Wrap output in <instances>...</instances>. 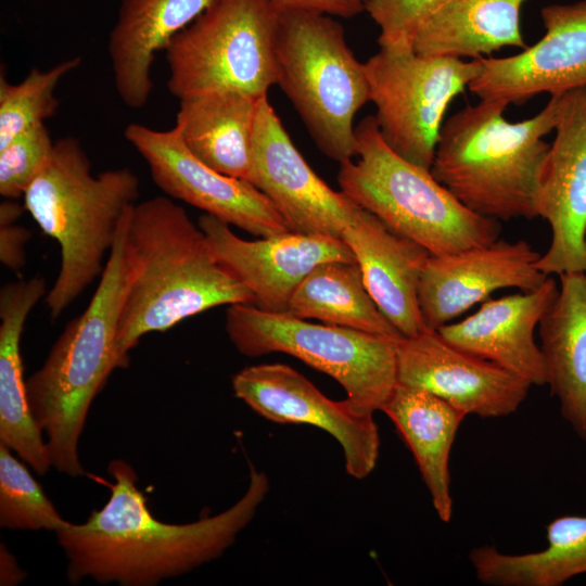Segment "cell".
<instances>
[{
    "label": "cell",
    "mask_w": 586,
    "mask_h": 586,
    "mask_svg": "<svg viewBox=\"0 0 586 586\" xmlns=\"http://www.w3.org/2000/svg\"><path fill=\"white\" fill-rule=\"evenodd\" d=\"M111 495L86 522L68 523L56 539L67 561L68 581L154 586L208 563L230 548L251 523L269 492L267 475L255 468L244 495L227 510L187 524L153 517L132 467L122 459L107 467Z\"/></svg>",
    "instance_id": "6da1fadb"
},
{
    "label": "cell",
    "mask_w": 586,
    "mask_h": 586,
    "mask_svg": "<svg viewBox=\"0 0 586 586\" xmlns=\"http://www.w3.org/2000/svg\"><path fill=\"white\" fill-rule=\"evenodd\" d=\"M133 264L122 305L115 347L116 369L151 332L220 305L254 304V296L216 258L199 225L168 196L136 203L126 220Z\"/></svg>",
    "instance_id": "7a4b0ae2"
},
{
    "label": "cell",
    "mask_w": 586,
    "mask_h": 586,
    "mask_svg": "<svg viewBox=\"0 0 586 586\" xmlns=\"http://www.w3.org/2000/svg\"><path fill=\"white\" fill-rule=\"evenodd\" d=\"M562 93L531 118L510 123L501 100L468 104L442 126L431 173L464 206L488 218L533 219L540 171Z\"/></svg>",
    "instance_id": "3957f363"
},
{
    "label": "cell",
    "mask_w": 586,
    "mask_h": 586,
    "mask_svg": "<svg viewBox=\"0 0 586 586\" xmlns=\"http://www.w3.org/2000/svg\"><path fill=\"white\" fill-rule=\"evenodd\" d=\"M127 214L87 308L66 324L42 366L26 381L28 405L48 437L52 467L72 477L85 474L79 436L93 398L116 369L118 319L133 270Z\"/></svg>",
    "instance_id": "277c9868"
},
{
    "label": "cell",
    "mask_w": 586,
    "mask_h": 586,
    "mask_svg": "<svg viewBox=\"0 0 586 586\" xmlns=\"http://www.w3.org/2000/svg\"><path fill=\"white\" fill-rule=\"evenodd\" d=\"M139 196V179L127 167L91 171L73 137L54 143L51 156L24 194L25 209L61 249V267L46 304L58 318L99 276L122 221Z\"/></svg>",
    "instance_id": "5b68a950"
},
{
    "label": "cell",
    "mask_w": 586,
    "mask_h": 586,
    "mask_svg": "<svg viewBox=\"0 0 586 586\" xmlns=\"http://www.w3.org/2000/svg\"><path fill=\"white\" fill-rule=\"evenodd\" d=\"M356 156L340 164L341 190L391 230L431 255L489 244L500 221L464 206L431 170L396 154L383 140L374 115L355 126Z\"/></svg>",
    "instance_id": "8992f818"
},
{
    "label": "cell",
    "mask_w": 586,
    "mask_h": 586,
    "mask_svg": "<svg viewBox=\"0 0 586 586\" xmlns=\"http://www.w3.org/2000/svg\"><path fill=\"white\" fill-rule=\"evenodd\" d=\"M277 82L316 146L343 163L356 156L354 118L368 102L365 63L331 15L279 11L275 40Z\"/></svg>",
    "instance_id": "52a82bcc"
},
{
    "label": "cell",
    "mask_w": 586,
    "mask_h": 586,
    "mask_svg": "<svg viewBox=\"0 0 586 586\" xmlns=\"http://www.w3.org/2000/svg\"><path fill=\"white\" fill-rule=\"evenodd\" d=\"M226 332L244 356L289 354L333 378L359 413L381 411L397 384L399 340L332 324H318L263 310L253 304L230 305Z\"/></svg>",
    "instance_id": "ba28073f"
},
{
    "label": "cell",
    "mask_w": 586,
    "mask_h": 586,
    "mask_svg": "<svg viewBox=\"0 0 586 586\" xmlns=\"http://www.w3.org/2000/svg\"><path fill=\"white\" fill-rule=\"evenodd\" d=\"M279 11L270 0H216L165 48L169 92L267 95L277 82Z\"/></svg>",
    "instance_id": "9c48e42d"
},
{
    "label": "cell",
    "mask_w": 586,
    "mask_h": 586,
    "mask_svg": "<svg viewBox=\"0 0 586 586\" xmlns=\"http://www.w3.org/2000/svg\"><path fill=\"white\" fill-rule=\"evenodd\" d=\"M365 68L383 140L406 161L431 170L445 113L481 71L480 59L380 49Z\"/></svg>",
    "instance_id": "30bf717a"
},
{
    "label": "cell",
    "mask_w": 586,
    "mask_h": 586,
    "mask_svg": "<svg viewBox=\"0 0 586 586\" xmlns=\"http://www.w3.org/2000/svg\"><path fill=\"white\" fill-rule=\"evenodd\" d=\"M124 136L145 160L155 184L168 196L260 238L291 231L258 188L201 162L184 146L175 127L157 130L132 123Z\"/></svg>",
    "instance_id": "8fae6325"
},
{
    "label": "cell",
    "mask_w": 586,
    "mask_h": 586,
    "mask_svg": "<svg viewBox=\"0 0 586 586\" xmlns=\"http://www.w3.org/2000/svg\"><path fill=\"white\" fill-rule=\"evenodd\" d=\"M232 390L239 399L271 422L304 423L329 433L342 447L349 476L361 480L375 468L380 434L373 415L357 412L346 398H328L292 367H246L233 375Z\"/></svg>",
    "instance_id": "7c38bea8"
},
{
    "label": "cell",
    "mask_w": 586,
    "mask_h": 586,
    "mask_svg": "<svg viewBox=\"0 0 586 586\" xmlns=\"http://www.w3.org/2000/svg\"><path fill=\"white\" fill-rule=\"evenodd\" d=\"M553 130L536 194L551 241L537 267L546 276L586 275V86L562 93Z\"/></svg>",
    "instance_id": "4fadbf2b"
},
{
    "label": "cell",
    "mask_w": 586,
    "mask_h": 586,
    "mask_svg": "<svg viewBox=\"0 0 586 586\" xmlns=\"http://www.w3.org/2000/svg\"><path fill=\"white\" fill-rule=\"evenodd\" d=\"M250 182L270 200L292 232L341 239L343 230L362 208L313 170L268 95L258 104Z\"/></svg>",
    "instance_id": "5bb4252c"
},
{
    "label": "cell",
    "mask_w": 586,
    "mask_h": 586,
    "mask_svg": "<svg viewBox=\"0 0 586 586\" xmlns=\"http://www.w3.org/2000/svg\"><path fill=\"white\" fill-rule=\"evenodd\" d=\"M397 383L425 390L466 416L500 418L525 400V380L426 329L396 343Z\"/></svg>",
    "instance_id": "9a60e30c"
},
{
    "label": "cell",
    "mask_w": 586,
    "mask_h": 586,
    "mask_svg": "<svg viewBox=\"0 0 586 586\" xmlns=\"http://www.w3.org/2000/svg\"><path fill=\"white\" fill-rule=\"evenodd\" d=\"M544 36L520 53L480 58L468 89L479 99L523 103L586 86V0L542 10Z\"/></svg>",
    "instance_id": "2e32d148"
},
{
    "label": "cell",
    "mask_w": 586,
    "mask_h": 586,
    "mask_svg": "<svg viewBox=\"0 0 586 586\" xmlns=\"http://www.w3.org/2000/svg\"><path fill=\"white\" fill-rule=\"evenodd\" d=\"M198 225L218 262L250 290L253 305L266 311L286 313L293 292L316 265L356 262L346 243L330 235L289 231L250 241L209 214Z\"/></svg>",
    "instance_id": "e0dca14e"
},
{
    "label": "cell",
    "mask_w": 586,
    "mask_h": 586,
    "mask_svg": "<svg viewBox=\"0 0 586 586\" xmlns=\"http://www.w3.org/2000/svg\"><path fill=\"white\" fill-rule=\"evenodd\" d=\"M540 256L524 240L505 239L451 254L430 255L418 292L425 327L437 330L497 290L539 288L549 277L537 267Z\"/></svg>",
    "instance_id": "ac0fdd59"
},
{
    "label": "cell",
    "mask_w": 586,
    "mask_h": 586,
    "mask_svg": "<svg viewBox=\"0 0 586 586\" xmlns=\"http://www.w3.org/2000/svg\"><path fill=\"white\" fill-rule=\"evenodd\" d=\"M558 290L549 276L535 290L488 298L472 315L437 331L456 347L496 364L531 385H545V361L535 329Z\"/></svg>",
    "instance_id": "d6986e66"
},
{
    "label": "cell",
    "mask_w": 586,
    "mask_h": 586,
    "mask_svg": "<svg viewBox=\"0 0 586 586\" xmlns=\"http://www.w3.org/2000/svg\"><path fill=\"white\" fill-rule=\"evenodd\" d=\"M341 239L354 254L365 285L382 314L405 336L428 328L419 305V283L430 253L361 208Z\"/></svg>",
    "instance_id": "ffe728a7"
},
{
    "label": "cell",
    "mask_w": 586,
    "mask_h": 586,
    "mask_svg": "<svg viewBox=\"0 0 586 586\" xmlns=\"http://www.w3.org/2000/svg\"><path fill=\"white\" fill-rule=\"evenodd\" d=\"M216 0H120L109 35L114 86L122 102L143 107L153 91L156 54Z\"/></svg>",
    "instance_id": "44dd1931"
},
{
    "label": "cell",
    "mask_w": 586,
    "mask_h": 586,
    "mask_svg": "<svg viewBox=\"0 0 586 586\" xmlns=\"http://www.w3.org/2000/svg\"><path fill=\"white\" fill-rule=\"evenodd\" d=\"M46 294L40 276L5 283L0 290V442L38 474L47 473L52 463L28 405L21 337L27 316Z\"/></svg>",
    "instance_id": "7402d4cb"
},
{
    "label": "cell",
    "mask_w": 586,
    "mask_h": 586,
    "mask_svg": "<svg viewBox=\"0 0 586 586\" xmlns=\"http://www.w3.org/2000/svg\"><path fill=\"white\" fill-rule=\"evenodd\" d=\"M559 278L558 294L538 323L539 346L561 417L586 443V275Z\"/></svg>",
    "instance_id": "603a6c76"
},
{
    "label": "cell",
    "mask_w": 586,
    "mask_h": 586,
    "mask_svg": "<svg viewBox=\"0 0 586 586\" xmlns=\"http://www.w3.org/2000/svg\"><path fill=\"white\" fill-rule=\"evenodd\" d=\"M262 98L237 91L183 98L179 100L175 128L184 146L201 162L218 173L250 181Z\"/></svg>",
    "instance_id": "cb8c5ba5"
},
{
    "label": "cell",
    "mask_w": 586,
    "mask_h": 586,
    "mask_svg": "<svg viewBox=\"0 0 586 586\" xmlns=\"http://www.w3.org/2000/svg\"><path fill=\"white\" fill-rule=\"evenodd\" d=\"M415 457L441 521H451L454 500L449 459L457 432L467 417L432 393L397 383L383 405Z\"/></svg>",
    "instance_id": "d4e9b609"
},
{
    "label": "cell",
    "mask_w": 586,
    "mask_h": 586,
    "mask_svg": "<svg viewBox=\"0 0 586 586\" xmlns=\"http://www.w3.org/2000/svg\"><path fill=\"white\" fill-rule=\"evenodd\" d=\"M526 0H445L421 26L413 51L423 56L471 60L504 47L522 50L520 15Z\"/></svg>",
    "instance_id": "484cf974"
},
{
    "label": "cell",
    "mask_w": 586,
    "mask_h": 586,
    "mask_svg": "<svg viewBox=\"0 0 586 586\" xmlns=\"http://www.w3.org/2000/svg\"><path fill=\"white\" fill-rule=\"evenodd\" d=\"M546 548L510 555L495 546L474 547L469 561L476 578L492 586H560L586 574V515H561L550 521Z\"/></svg>",
    "instance_id": "4316f807"
},
{
    "label": "cell",
    "mask_w": 586,
    "mask_h": 586,
    "mask_svg": "<svg viewBox=\"0 0 586 586\" xmlns=\"http://www.w3.org/2000/svg\"><path fill=\"white\" fill-rule=\"evenodd\" d=\"M286 314L395 340L403 337L370 296L357 262L316 265L293 292Z\"/></svg>",
    "instance_id": "83f0119b"
},
{
    "label": "cell",
    "mask_w": 586,
    "mask_h": 586,
    "mask_svg": "<svg viewBox=\"0 0 586 586\" xmlns=\"http://www.w3.org/2000/svg\"><path fill=\"white\" fill-rule=\"evenodd\" d=\"M75 56L49 69L31 68L17 84H11L0 74V148L23 131L43 124L59 107L54 89L68 73L80 65Z\"/></svg>",
    "instance_id": "f1b7e54d"
},
{
    "label": "cell",
    "mask_w": 586,
    "mask_h": 586,
    "mask_svg": "<svg viewBox=\"0 0 586 586\" xmlns=\"http://www.w3.org/2000/svg\"><path fill=\"white\" fill-rule=\"evenodd\" d=\"M0 442V526L58 532L69 522L59 513L27 468Z\"/></svg>",
    "instance_id": "f546056e"
},
{
    "label": "cell",
    "mask_w": 586,
    "mask_h": 586,
    "mask_svg": "<svg viewBox=\"0 0 586 586\" xmlns=\"http://www.w3.org/2000/svg\"><path fill=\"white\" fill-rule=\"evenodd\" d=\"M54 143L43 123L23 131L0 148V194L8 200L24 196L49 161Z\"/></svg>",
    "instance_id": "4dcf8cb0"
},
{
    "label": "cell",
    "mask_w": 586,
    "mask_h": 586,
    "mask_svg": "<svg viewBox=\"0 0 586 586\" xmlns=\"http://www.w3.org/2000/svg\"><path fill=\"white\" fill-rule=\"evenodd\" d=\"M444 1L366 0L365 11L380 28V49L394 53L412 52L421 26Z\"/></svg>",
    "instance_id": "1f68e13d"
},
{
    "label": "cell",
    "mask_w": 586,
    "mask_h": 586,
    "mask_svg": "<svg viewBox=\"0 0 586 586\" xmlns=\"http://www.w3.org/2000/svg\"><path fill=\"white\" fill-rule=\"evenodd\" d=\"M278 11H314L331 16L353 17L365 11L366 0H270Z\"/></svg>",
    "instance_id": "d6a6232c"
},
{
    "label": "cell",
    "mask_w": 586,
    "mask_h": 586,
    "mask_svg": "<svg viewBox=\"0 0 586 586\" xmlns=\"http://www.w3.org/2000/svg\"><path fill=\"white\" fill-rule=\"evenodd\" d=\"M31 233L15 224L0 226V260L12 270L24 267L25 245Z\"/></svg>",
    "instance_id": "836d02e7"
},
{
    "label": "cell",
    "mask_w": 586,
    "mask_h": 586,
    "mask_svg": "<svg viewBox=\"0 0 586 586\" xmlns=\"http://www.w3.org/2000/svg\"><path fill=\"white\" fill-rule=\"evenodd\" d=\"M26 576V573L18 566L14 556L8 550L7 546L0 547V584L12 586L20 584Z\"/></svg>",
    "instance_id": "e575fe53"
},
{
    "label": "cell",
    "mask_w": 586,
    "mask_h": 586,
    "mask_svg": "<svg viewBox=\"0 0 586 586\" xmlns=\"http://www.w3.org/2000/svg\"><path fill=\"white\" fill-rule=\"evenodd\" d=\"M25 206L20 205L11 200L1 203L0 205V226L15 224L23 213Z\"/></svg>",
    "instance_id": "d590c367"
}]
</instances>
